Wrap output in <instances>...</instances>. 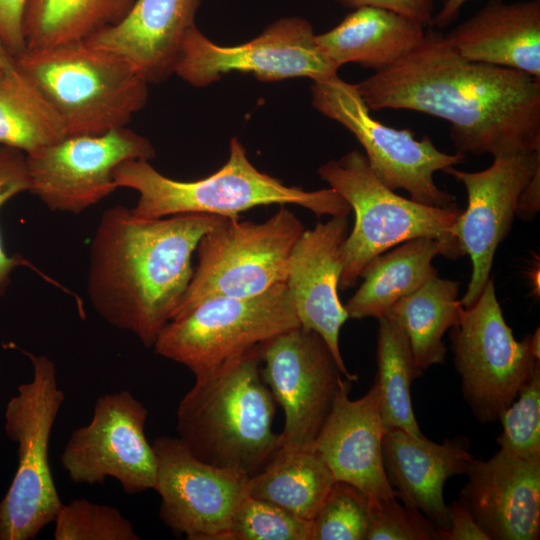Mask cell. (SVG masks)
<instances>
[{"label": "cell", "instance_id": "obj_36", "mask_svg": "<svg viewBox=\"0 0 540 540\" xmlns=\"http://www.w3.org/2000/svg\"><path fill=\"white\" fill-rule=\"evenodd\" d=\"M30 191V178L26 154L0 145V208L19 193ZM27 264L19 256H9L0 236V296L10 284V275L19 265Z\"/></svg>", "mask_w": 540, "mask_h": 540}, {"label": "cell", "instance_id": "obj_10", "mask_svg": "<svg viewBox=\"0 0 540 540\" xmlns=\"http://www.w3.org/2000/svg\"><path fill=\"white\" fill-rule=\"evenodd\" d=\"M464 400L483 424L494 423L530 381L539 364V328L517 341L489 279L477 301L450 328Z\"/></svg>", "mask_w": 540, "mask_h": 540}, {"label": "cell", "instance_id": "obj_43", "mask_svg": "<svg viewBox=\"0 0 540 540\" xmlns=\"http://www.w3.org/2000/svg\"><path fill=\"white\" fill-rule=\"evenodd\" d=\"M0 70H3V69L0 68Z\"/></svg>", "mask_w": 540, "mask_h": 540}, {"label": "cell", "instance_id": "obj_20", "mask_svg": "<svg viewBox=\"0 0 540 540\" xmlns=\"http://www.w3.org/2000/svg\"><path fill=\"white\" fill-rule=\"evenodd\" d=\"M351 384L348 379L341 384L313 449L336 481L349 483L368 497H397L383 463L384 428L377 387L373 384L363 397L350 400Z\"/></svg>", "mask_w": 540, "mask_h": 540}, {"label": "cell", "instance_id": "obj_14", "mask_svg": "<svg viewBox=\"0 0 540 540\" xmlns=\"http://www.w3.org/2000/svg\"><path fill=\"white\" fill-rule=\"evenodd\" d=\"M261 374L284 412L281 448L313 449L346 379L323 338L297 326L265 344Z\"/></svg>", "mask_w": 540, "mask_h": 540}, {"label": "cell", "instance_id": "obj_24", "mask_svg": "<svg viewBox=\"0 0 540 540\" xmlns=\"http://www.w3.org/2000/svg\"><path fill=\"white\" fill-rule=\"evenodd\" d=\"M426 27L404 15L374 6L355 8L331 30L315 36L321 52L338 68L359 64L375 72L410 52Z\"/></svg>", "mask_w": 540, "mask_h": 540}, {"label": "cell", "instance_id": "obj_32", "mask_svg": "<svg viewBox=\"0 0 540 540\" xmlns=\"http://www.w3.org/2000/svg\"><path fill=\"white\" fill-rule=\"evenodd\" d=\"M56 540H139L132 523L114 507L87 499L62 504L55 519Z\"/></svg>", "mask_w": 540, "mask_h": 540}, {"label": "cell", "instance_id": "obj_11", "mask_svg": "<svg viewBox=\"0 0 540 540\" xmlns=\"http://www.w3.org/2000/svg\"><path fill=\"white\" fill-rule=\"evenodd\" d=\"M311 98L318 112L355 136L372 172L386 187L403 189L424 205H456L455 197L441 190L433 176L462 163L465 156L444 153L428 136L418 140L410 129H395L374 119L356 84L342 80L338 74L313 81Z\"/></svg>", "mask_w": 540, "mask_h": 540}, {"label": "cell", "instance_id": "obj_27", "mask_svg": "<svg viewBox=\"0 0 540 540\" xmlns=\"http://www.w3.org/2000/svg\"><path fill=\"white\" fill-rule=\"evenodd\" d=\"M335 482L314 449L280 447L266 467L249 478L248 495L313 520Z\"/></svg>", "mask_w": 540, "mask_h": 540}, {"label": "cell", "instance_id": "obj_35", "mask_svg": "<svg viewBox=\"0 0 540 540\" xmlns=\"http://www.w3.org/2000/svg\"><path fill=\"white\" fill-rule=\"evenodd\" d=\"M396 498L369 497L365 540H439L438 528L418 508Z\"/></svg>", "mask_w": 540, "mask_h": 540}, {"label": "cell", "instance_id": "obj_31", "mask_svg": "<svg viewBox=\"0 0 540 540\" xmlns=\"http://www.w3.org/2000/svg\"><path fill=\"white\" fill-rule=\"evenodd\" d=\"M313 521L247 495L235 510L225 540H312Z\"/></svg>", "mask_w": 540, "mask_h": 540}, {"label": "cell", "instance_id": "obj_4", "mask_svg": "<svg viewBox=\"0 0 540 540\" xmlns=\"http://www.w3.org/2000/svg\"><path fill=\"white\" fill-rule=\"evenodd\" d=\"M117 188L138 193L132 213L143 219L180 214H209L239 218V213L258 206L294 204L316 216H348L347 201L332 188L306 191L285 185L259 171L237 138L230 141L226 163L208 177L178 181L157 171L146 160H130L114 172Z\"/></svg>", "mask_w": 540, "mask_h": 540}, {"label": "cell", "instance_id": "obj_38", "mask_svg": "<svg viewBox=\"0 0 540 540\" xmlns=\"http://www.w3.org/2000/svg\"><path fill=\"white\" fill-rule=\"evenodd\" d=\"M27 0H0V39L15 58L26 51L23 15Z\"/></svg>", "mask_w": 540, "mask_h": 540}, {"label": "cell", "instance_id": "obj_42", "mask_svg": "<svg viewBox=\"0 0 540 540\" xmlns=\"http://www.w3.org/2000/svg\"><path fill=\"white\" fill-rule=\"evenodd\" d=\"M0 68L4 71L13 70L16 68V60L6 49L0 39Z\"/></svg>", "mask_w": 540, "mask_h": 540}, {"label": "cell", "instance_id": "obj_15", "mask_svg": "<svg viewBox=\"0 0 540 540\" xmlns=\"http://www.w3.org/2000/svg\"><path fill=\"white\" fill-rule=\"evenodd\" d=\"M147 416L129 391L99 397L91 421L71 433L61 454L70 479L95 484L111 477L128 494L153 489L156 458L144 432Z\"/></svg>", "mask_w": 540, "mask_h": 540}, {"label": "cell", "instance_id": "obj_33", "mask_svg": "<svg viewBox=\"0 0 540 540\" xmlns=\"http://www.w3.org/2000/svg\"><path fill=\"white\" fill-rule=\"evenodd\" d=\"M369 511L367 495L336 481L312 520V540H365Z\"/></svg>", "mask_w": 540, "mask_h": 540}, {"label": "cell", "instance_id": "obj_12", "mask_svg": "<svg viewBox=\"0 0 540 540\" xmlns=\"http://www.w3.org/2000/svg\"><path fill=\"white\" fill-rule=\"evenodd\" d=\"M306 19L287 17L259 36L237 46H220L193 26L185 35L174 73L195 87L208 86L229 72L252 73L261 81L306 77L312 81L337 75L319 49Z\"/></svg>", "mask_w": 540, "mask_h": 540}, {"label": "cell", "instance_id": "obj_29", "mask_svg": "<svg viewBox=\"0 0 540 540\" xmlns=\"http://www.w3.org/2000/svg\"><path fill=\"white\" fill-rule=\"evenodd\" d=\"M68 136L40 88L17 67L0 70V145L32 155Z\"/></svg>", "mask_w": 540, "mask_h": 540}, {"label": "cell", "instance_id": "obj_40", "mask_svg": "<svg viewBox=\"0 0 540 540\" xmlns=\"http://www.w3.org/2000/svg\"><path fill=\"white\" fill-rule=\"evenodd\" d=\"M540 209V168L536 170L519 195L516 216L528 221L534 218Z\"/></svg>", "mask_w": 540, "mask_h": 540}, {"label": "cell", "instance_id": "obj_30", "mask_svg": "<svg viewBox=\"0 0 540 540\" xmlns=\"http://www.w3.org/2000/svg\"><path fill=\"white\" fill-rule=\"evenodd\" d=\"M374 384L378 390L379 410L384 432L401 429L414 436H423L416 421L410 388L423 371L415 364L409 341L395 321L378 319Z\"/></svg>", "mask_w": 540, "mask_h": 540}, {"label": "cell", "instance_id": "obj_9", "mask_svg": "<svg viewBox=\"0 0 540 540\" xmlns=\"http://www.w3.org/2000/svg\"><path fill=\"white\" fill-rule=\"evenodd\" d=\"M299 325L286 284L281 283L252 297L200 302L167 323L153 348L196 375L263 349Z\"/></svg>", "mask_w": 540, "mask_h": 540}, {"label": "cell", "instance_id": "obj_23", "mask_svg": "<svg viewBox=\"0 0 540 540\" xmlns=\"http://www.w3.org/2000/svg\"><path fill=\"white\" fill-rule=\"evenodd\" d=\"M445 35L469 61L519 70L540 79V0H487Z\"/></svg>", "mask_w": 540, "mask_h": 540}, {"label": "cell", "instance_id": "obj_41", "mask_svg": "<svg viewBox=\"0 0 540 540\" xmlns=\"http://www.w3.org/2000/svg\"><path fill=\"white\" fill-rule=\"evenodd\" d=\"M468 0H445L433 18V27L445 28L452 24L459 16L461 8Z\"/></svg>", "mask_w": 540, "mask_h": 540}, {"label": "cell", "instance_id": "obj_21", "mask_svg": "<svg viewBox=\"0 0 540 540\" xmlns=\"http://www.w3.org/2000/svg\"><path fill=\"white\" fill-rule=\"evenodd\" d=\"M468 439L459 436L435 443L401 429L387 430L382 455L389 483L404 504L418 508L438 529L450 524L443 488L452 476L465 474L473 459Z\"/></svg>", "mask_w": 540, "mask_h": 540}, {"label": "cell", "instance_id": "obj_19", "mask_svg": "<svg viewBox=\"0 0 540 540\" xmlns=\"http://www.w3.org/2000/svg\"><path fill=\"white\" fill-rule=\"evenodd\" d=\"M459 501L489 540H537L540 536V459L503 450L488 461L473 457Z\"/></svg>", "mask_w": 540, "mask_h": 540}, {"label": "cell", "instance_id": "obj_28", "mask_svg": "<svg viewBox=\"0 0 540 540\" xmlns=\"http://www.w3.org/2000/svg\"><path fill=\"white\" fill-rule=\"evenodd\" d=\"M135 0H27L23 15L26 50L85 41L119 23Z\"/></svg>", "mask_w": 540, "mask_h": 540}, {"label": "cell", "instance_id": "obj_39", "mask_svg": "<svg viewBox=\"0 0 540 540\" xmlns=\"http://www.w3.org/2000/svg\"><path fill=\"white\" fill-rule=\"evenodd\" d=\"M448 507L450 524L447 529H438L439 540H489L459 500L452 501Z\"/></svg>", "mask_w": 540, "mask_h": 540}, {"label": "cell", "instance_id": "obj_25", "mask_svg": "<svg viewBox=\"0 0 540 540\" xmlns=\"http://www.w3.org/2000/svg\"><path fill=\"white\" fill-rule=\"evenodd\" d=\"M444 254L445 248L439 239L419 237L373 258L361 272L362 284L344 305L349 318L385 316L399 299L437 276L432 261L435 256Z\"/></svg>", "mask_w": 540, "mask_h": 540}, {"label": "cell", "instance_id": "obj_2", "mask_svg": "<svg viewBox=\"0 0 540 540\" xmlns=\"http://www.w3.org/2000/svg\"><path fill=\"white\" fill-rule=\"evenodd\" d=\"M224 218L143 219L123 205L106 209L89 250L87 292L95 311L153 347L183 300L199 241Z\"/></svg>", "mask_w": 540, "mask_h": 540}, {"label": "cell", "instance_id": "obj_16", "mask_svg": "<svg viewBox=\"0 0 540 540\" xmlns=\"http://www.w3.org/2000/svg\"><path fill=\"white\" fill-rule=\"evenodd\" d=\"M152 447L162 521L189 540H225L250 477L199 460L179 437H159Z\"/></svg>", "mask_w": 540, "mask_h": 540}, {"label": "cell", "instance_id": "obj_5", "mask_svg": "<svg viewBox=\"0 0 540 540\" xmlns=\"http://www.w3.org/2000/svg\"><path fill=\"white\" fill-rule=\"evenodd\" d=\"M16 67L54 106L68 135L126 127L148 99L149 82L133 64L87 41L26 50Z\"/></svg>", "mask_w": 540, "mask_h": 540}, {"label": "cell", "instance_id": "obj_17", "mask_svg": "<svg viewBox=\"0 0 540 540\" xmlns=\"http://www.w3.org/2000/svg\"><path fill=\"white\" fill-rule=\"evenodd\" d=\"M540 168V150L524 149L494 157L485 170L466 172L449 167L444 170L461 182L468 203L451 230L462 255L472 263L471 278L463 308L473 305L490 279L499 244L511 230L520 193Z\"/></svg>", "mask_w": 540, "mask_h": 540}, {"label": "cell", "instance_id": "obj_8", "mask_svg": "<svg viewBox=\"0 0 540 540\" xmlns=\"http://www.w3.org/2000/svg\"><path fill=\"white\" fill-rule=\"evenodd\" d=\"M284 206L261 223L224 218L201 238L198 264L172 319L210 298L252 297L286 282L290 254L305 228Z\"/></svg>", "mask_w": 540, "mask_h": 540}, {"label": "cell", "instance_id": "obj_1", "mask_svg": "<svg viewBox=\"0 0 540 540\" xmlns=\"http://www.w3.org/2000/svg\"><path fill=\"white\" fill-rule=\"evenodd\" d=\"M369 110H412L450 123L456 153L540 150V79L463 58L433 27L405 56L356 84Z\"/></svg>", "mask_w": 540, "mask_h": 540}, {"label": "cell", "instance_id": "obj_34", "mask_svg": "<svg viewBox=\"0 0 540 540\" xmlns=\"http://www.w3.org/2000/svg\"><path fill=\"white\" fill-rule=\"evenodd\" d=\"M500 449L521 459H540V367L501 414Z\"/></svg>", "mask_w": 540, "mask_h": 540}, {"label": "cell", "instance_id": "obj_6", "mask_svg": "<svg viewBox=\"0 0 540 540\" xmlns=\"http://www.w3.org/2000/svg\"><path fill=\"white\" fill-rule=\"evenodd\" d=\"M318 175L355 215L341 249L340 290L354 287L373 258L414 238H437L444 245L445 257L461 256L451 233L463 211L457 204L433 207L397 195L375 176L365 155L357 150L321 165Z\"/></svg>", "mask_w": 540, "mask_h": 540}, {"label": "cell", "instance_id": "obj_37", "mask_svg": "<svg viewBox=\"0 0 540 540\" xmlns=\"http://www.w3.org/2000/svg\"><path fill=\"white\" fill-rule=\"evenodd\" d=\"M347 8L374 6L404 15L426 28L433 27L436 6L445 0H334Z\"/></svg>", "mask_w": 540, "mask_h": 540}, {"label": "cell", "instance_id": "obj_18", "mask_svg": "<svg viewBox=\"0 0 540 540\" xmlns=\"http://www.w3.org/2000/svg\"><path fill=\"white\" fill-rule=\"evenodd\" d=\"M347 217L332 216L304 230L290 254L285 284L300 326L319 334L342 375L355 381L357 376L347 370L339 348L340 329L349 318L338 296Z\"/></svg>", "mask_w": 540, "mask_h": 540}, {"label": "cell", "instance_id": "obj_3", "mask_svg": "<svg viewBox=\"0 0 540 540\" xmlns=\"http://www.w3.org/2000/svg\"><path fill=\"white\" fill-rule=\"evenodd\" d=\"M262 351L196 374L177 409L178 437L196 458L249 477L281 447L273 430L276 402L261 374Z\"/></svg>", "mask_w": 540, "mask_h": 540}, {"label": "cell", "instance_id": "obj_22", "mask_svg": "<svg viewBox=\"0 0 540 540\" xmlns=\"http://www.w3.org/2000/svg\"><path fill=\"white\" fill-rule=\"evenodd\" d=\"M201 0H135L116 25L89 37L133 64L150 83L174 73L186 33L195 26Z\"/></svg>", "mask_w": 540, "mask_h": 540}, {"label": "cell", "instance_id": "obj_26", "mask_svg": "<svg viewBox=\"0 0 540 540\" xmlns=\"http://www.w3.org/2000/svg\"><path fill=\"white\" fill-rule=\"evenodd\" d=\"M459 283L434 276L413 293L399 299L386 313L405 333L417 367L424 371L443 364L445 332L455 326L462 305Z\"/></svg>", "mask_w": 540, "mask_h": 540}, {"label": "cell", "instance_id": "obj_13", "mask_svg": "<svg viewBox=\"0 0 540 540\" xmlns=\"http://www.w3.org/2000/svg\"><path fill=\"white\" fill-rule=\"evenodd\" d=\"M155 149L126 127L96 135H68L26 155L30 192L51 211L80 214L118 188L114 172L130 160L150 161Z\"/></svg>", "mask_w": 540, "mask_h": 540}, {"label": "cell", "instance_id": "obj_7", "mask_svg": "<svg viewBox=\"0 0 540 540\" xmlns=\"http://www.w3.org/2000/svg\"><path fill=\"white\" fill-rule=\"evenodd\" d=\"M32 380L18 387L7 403L5 430L18 444V467L0 502V540H29L54 521L62 506L48 460L52 428L64 393L56 368L43 355L23 351Z\"/></svg>", "mask_w": 540, "mask_h": 540}]
</instances>
